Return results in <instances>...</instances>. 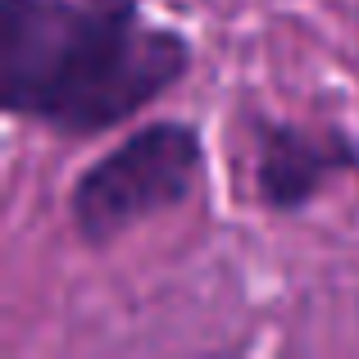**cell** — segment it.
<instances>
[{
	"mask_svg": "<svg viewBox=\"0 0 359 359\" xmlns=\"http://www.w3.org/2000/svg\"><path fill=\"white\" fill-rule=\"evenodd\" d=\"M351 173H359V141L346 128L255 118V196L264 210L300 214Z\"/></svg>",
	"mask_w": 359,
	"mask_h": 359,
	"instance_id": "3",
	"label": "cell"
},
{
	"mask_svg": "<svg viewBox=\"0 0 359 359\" xmlns=\"http://www.w3.org/2000/svg\"><path fill=\"white\" fill-rule=\"evenodd\" d=\"M196 69V41L141 0H0V109L64 141L141 118Z\"/></svg>",
	"mask_w": 359,
	"mask_h": 359,
	"instance_id": "1",
	"label": "cell"
},
{
	"mask_svg": "<svg viewBox=\"0 0 359 359\" xmlns=\"http://www.w3.org/2000/svg\"><path fill=\"white\" fill-rule=\"evenodd\" d=\"M201 177L205 132L191 118H146L73 177L69 228L87 250H109L141 223L182 210Z\"/></svg>",
	"mask_w": 359,
	"mask_h": 359,
	"instance_id": "2",
	"label": "cell"
}]
</instances>
